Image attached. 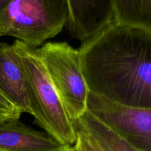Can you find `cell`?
<instances>
[{
    "mask_svg": "<svg viewBox=\"0 0 151 151\" xmlns=\"http://www.w3.org/2000/svg\"><path fill=\"white\" fill-rule=\"evenodd\" d=\"M89 92L122 106L151 109V35L114 22L78 50Z\"/></svg>",
    "mask_w": 151,
    "mask_h": 151,
    "instance_id": "6da1fadb",
    "label": "cell"
},
{
    "mask_svg": "<svg viewBox=\"0 0 151 151\" xmlns=\"http://www.w3.org/2000/svg\"><path fill=\"white\" fill-rule=\"evenodd\" d=\"M23 66L35 122L64 147H73L76 130L38 55V49L16 40L13 44Z\"/></svg>",
    "mask_w": 151,
    "mask_h": 151,
    "instance_id": "7a4b0ae2",
    "label": "cell"
},
{
    "mask_svg": "<svg viewBox=\"0 0 151 151\" xmlns=\"http://www.w3.org/2000/svg\"><path fill=\"white\" fill-rule=\"evenodd\" d=\"M67 19V0H10L0 13V33L36 47L60 33Z\"/></svg>",
    "mask_w": 151,
    "mask_h": 151,
    "instance_id": "3957f363",
    "label": "cell"
},
{
    "mask_svg": "<svg viewBox=\"0 0 151 151\" xmlns=\"http://www.w3.org/2000/svg\"><path fill=\"white\" fill-rule=\"evenodd\" d=\"M38 52L69 119L75 124L88 111L90 93L79 51L66 42H50Z\"/></svg>",
    "mask_w": 151,
    "mask_h": 151,
    "instance_id": "277c9868",
    "label": "cell"
},
{
    "mask_svg": "<svg viewBox=\"0 0 151 151\" xmlns=\"http://www.w3.org/2000/svg\"><path fill=\"white\" fill-rule=\"evenodd\" d=\"M88 111L142 151H151V109L122 106L89 93Z\"/></svg>",
    "mask_w": 151,
    "mask_h": 151,
    "instance_id": "5b68a950",
    "label": "cell"
},
{
    "mask_svg": "<svg viewBox=\"0 0 151 151\" xmlns=\"http://www.w3.org/2000/svg\"><path fill=\"white\" fill-rule=\"evenodd\" d=\"M66 25L73 38L85 43L115 22L114 0H67Z\"/></svg>",
    "mask_w": 151,
    "mask_h": 151,
    "instance_id": "8992f818",
    "label": "cell"
},
{
    "mask_svg": "<svg viewBox=\"0 0 151 151\" xmlns=\"http://www.w3.org/2000/svg\"><path fill=\"white\" fill-rule=\"evenodd\" d=\"M0 92L20 109L32 114L23 66L13 44L0 43Z\"/></svg>",
    "mask_w": 151,
    "mask_h": 151,
    "instance_id": "52a82bcc",
    "label": "cell"
},
{
    "mask_svg": "<svg viewBox=\"0 0 151 151\" xmlns=\"http://www.w3.org/2000/svg\"><path fill=\"white\" fill-rule=\"evenodd\" d=\"M64 146L46 132L19 120L0 124V151H61Z\"/></svg>",
    "mask_w": 151,
    "mask_h": 151,
    "instance_id": "ba28073f",
    "label": "cell"
},
{
    "mask_svg": "<svg viewBox=\"0 0 151 151\" xmlns=\"http://www.w3.org/2000/svg\"><path fill=\"white\" fill-rule=\"evenodd\" d=\"M77 122L105 151H142L118 135L88 111Z\"/></svg>",
    "mask_w": 151,
    "mask_h": 151,
    "instance_id": "9c48e42d",
    "label": "cell"
},
{
    "mask_svg": "<svg viewBox=\"0 0 151 151\" xmlns=\"http://www.w3.org/2000/svg\"><path fill=\"white\" fill-rule=\"evenodd\" d=\"M115 22L151 35V0H114Z\"/></svg>",
    "mask_w": 151,
    "mask_h": 151,
    "instance_id": "30bf717a",
    "label": "cell"
},
{
    "mask_svg": "<svg viewBox=\"0 0 151 151\" xmlns=\"http://www.w3.org/2000/svg\"><path fill=\"white\" fill-rule=\"evenodd\" d=\"M74 126L77 135L75 144L72 147L75 151H105L78 122Z\"/></svg>",
    "mask_w": 151,
    "mask_h": 151,
    "instance_id": "8fae6325",
    "label": "cell"
},
{
    "mask_svg": "<svg viewBox=\"0 0 151 151\" xmlns=\"http://www.w3.org/2000/svg\"><path fill=\"white\" fill-rule=\"evenodd\" d=\"M22 111L0 92V124L19 120Z\"/></svg>",
    "mask_w": 151,
    "mask_h": 151,
    "instance_id": "7c38bea8",
    "label": "cell"
},
{
    "mask_svg": "<svg viewBox=\"0 0 151 151\" xmlns=\"http://www.w3.org/2000/svg\"><path fill=\"white\" fill-rule=\"evenodd\" d=\"M9 1L10 0H0V13L5 8Z\"/></svg>",
    "mask_w": 151,
    "mask_h": 151,
    "instance_id": "4fadbf2b",
    "label": "cell"
},
{
    "mask_svg": "<svg viewBox=\"0 0 151 151\" xmlns=\"http://www.w3.org/2000/svg\"><path fill=\"white\" fill-rule=\"evenodd\" d=\"M61 151H75L72 147H65Z\"/></svg>",
    "mask_w": 151,
    "mask_h": 151,
    "instance_id": "5bb4252c",
    "label": "cell"
},
{
    "mask_svg": "<svg viewBox=\"0 0 151 151\" xmlns=\"http://www.w3.org/2000/svg\"><path fill=\"white\" fill-rule=\"evenodd\" d=\"M0 37H1V33H0Z\"/></svg>",
    "mask_w": 151,
    "mask_h": 151,
    "instance_id": "9a60e30c",
    "label": "cell"
}]
</instances>
